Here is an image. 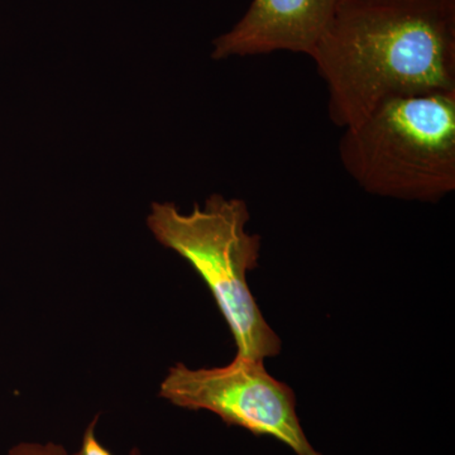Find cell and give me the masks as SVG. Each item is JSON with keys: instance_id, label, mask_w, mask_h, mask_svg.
Instances as JSON below:
<instances>
[{"instance_id": "5b68a950", "label": "cell", "mask_w": 455, "mask_h": 455, "mask_svg": "<svg viewBox=\"0 0 455 455\" xmlns=\"http://www.w3.org/2000/svg\"><path fill=\"white\" fill-rule=\"evenodd\" d=\"M339 0H253L242 20L214 40L212 59L268 55L311 56Z\"/></svg>"}, {"instance_id": "3957f363", "label": "cell", "mask_w": 455, "mask_h": 455, "mask_svg": "<svg viewBox=\"0 0 455 455\" xmlns=\"http://www.w3.org/2000/svg\"><path fill=\"white\" fill-rule=\"evenodd\" d=\"M247 203L212 194L188 214L173 203H154L147 226L158 243L175 251L203 278L229 325L239 357H276L281 339L262 315L248 286L259 267L260 235L247 230Z\"/></svg>"}, {"instance_id": "7a4b0ae2", "label": "cell", "mask_w": 455, "mask_h": 455, "mask_svg": "<svg viewBox=\"0 0 455 455\" xmlns=\"http://www.w3.org/2000/svg\"><path fill=\"white\" fill-rule=\"evenodd\" d=\"M339 157L368 194L440 202L455 190V92L388 99L344 128Z\"/></svg>"}, {"instance_id": "8992f818", "label": "cell", "mask_w": 455, "mask_h": 455, "mask_svg": "<svg viewBox=\"0 0 455 455\" xmlns=\"http://www.w3.org/2000/svg\"><path fill=\"white\" fill-rule=\"evenodd\" d=\"M99 420V415L95 416L94 420L89 424L86 427L85 433H84L82 447L79 451L73 455H113L110 453L109 449L104 447L97 438L95 429H97V423ZM130 455H142L140 454L139 448H133L131 451Z\"/></svg>"}, {"instance_id": "277c9868", "label": "cell", "mask_w": 455, "mask_h": 455, "mask_svg": "<svg viewBox=\"0 0 455 455\" xmlns=\"http://www.w3.org/2000/svg\"><path fill=\"white\" fill-rule=\"evenodd\" d=\"M160 397L182 409L211 411L228 427L271 436L296 455H322L302 429L295 392L260 359L235 355L228 366L200 370L176 363L161 383Z\"/></svg>"}, {"instance_id": "52a82bcc", "label": "cell", "mask_w": 455, "mask_h": 455, "mask_svg": "<svg viewBox=\"0 0 455 455\" xmlns=\"http://www.w3.org/2000/svg\"><path fill=\"white\" fill-rule=\"evenodd\" d=\"M8 455H68L64 447L53 443L37 444V443H22L8 451Z\"/></svg>"}, {"instance_id": "6da1fadb", "label": "cell", "mask_w": 455, "mask_h": 455, "mask_svg": "<svg viewBox=\"0 0 455 455\" xmlns=\"http://www.w3.org/2000/svg\"><path fill=\"white\" fill-rule=\"evenodd\" d=\"M310 57L343 130L388 99L455 92V0H339Z\"/></svg>"}]
</instances>
